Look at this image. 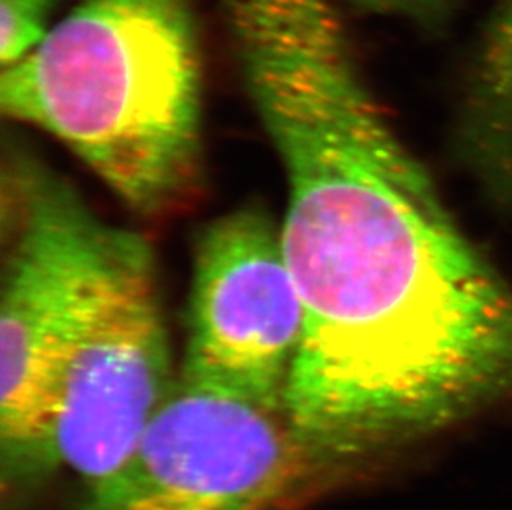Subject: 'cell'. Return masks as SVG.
Listing matches in <instances>:
<instances>
[{
    "instance_id": "obj_1",
    "label": "cell",
    "mask_w": 512,
    "mask_h": 510,
    "mask_svg": "<svg viewBox=\"0 0 512 510\" xmlns=\"http://www.w3.org/2000/svg\"><path fill=\"white\" fill-rule=\"evenodd\" d=\"M232 32L287 183L279 227L305 315L284 400L297 433L355 453L511 398L512 289L388 126L329 0H251Z\"/></svg>"
},
{
    "instance_id": "obj_2",
    "label": "cell",
    "mask_w": 512,
    "mask_h": 510,
    "mask_svg": "<svg viewBox=\"0 0 512 510\" xmlns=\"http://www.w3.org/2000/svg\"><path fill=\"white\" fill-rule=\"evenodd\" d=\"M4 115L72 151L146 216L198 178L201 58L191 0H80L2 70Z\"/></svg>"
},
{
    "instance_id": "obj_3",
    "label": "cell",
    "mask_w": 512,
    "mask_h": 510,
    "mask_svg": "<svg viewBox=\"0 0 512 510\" xmlns=\"http://www.w3.org/2000/svg\"><path fill=\"white\" fill-rule=\"evenodd\" d=\"M0 294V444L17 471L55 466L58 386L116 227L60 176L15 161Z\"/></svg>"
},
{
    "instance_id": "obj_4",
    "label": "cell",
    "mask_w": 512,
    "mask_h": 510,
    "mask_svg": "<svg viewBox=\"0 0 512 510\" xmlns=\"http://www.w3.org/2000/svg\"><path fill=\"white\" fill-rule=\"evenodd\" d=\"M171 355L155 257L118 227L82 325L63 365L55 413V464L93 487L130 461L170 395Z\"/></svg>"
},
{
    "instance_id": "obj_5",
    "label": "cell",
    "mask_w": 512,
    "mask_h": 510,
    "mask_svg": "<svg viewBox=\"0 0 512 510\" xmlns=\"http://www.w3.org/2000/svg\"><path fill=\"white\" fill-rule=\"evenodd\" d=\"M317 456L284 408L179 380L87 510H279Z\"/></svg>"
},
{
    "instance_id": "obj_6",
    "label": "cell",
    "mask_w": 512,
    "mask_h": 510,
    "mask_svg": "<svg viewBox=\"0 0 512 510\" xmlns=\"http://www.w3.org/2000/svg\"><path fill=\"white\" fill-rule=\"evenodd\" d=\"M304 327L281 227L256 207L211 222L194 252L181 380L285 409Z\"/></svg>"
},
{
    "instance_id": "obj_7",
    "label": "cell",
    "mask_w": 512,
    "mask_h": 510,
    "mask_svg": "<svg viewBox=\"0 0 512 510\" xmlns=\"http://www.w3.org/2000/svg\"><path fill=\"white\" fill-rule=\"evenodd\" d=\"M466 140L498 193H512V0H499L474 60Z\"/></svg>"
},
{
    "instance_id": "obj_8",
    "label": "cell",
    "mask_w": 512,
    "mask_h": 510,
    "mask_svg": "<svg viewBox=\"0 0 512 510\" xmlns=\"http://www.w3.org/2000/svg\"><path fill=\"white\" fill-rule=\"evenodd\" d=\"M55 5L57 0H0L2 67L19 63L44 42Z\"/></svg>"
},
{
    "instance_id": "obj_9",
    "label": "cell",
    "mask_w": 512,
    "mask_h": 510,
    "mask_svg": "<svg viewBox=\"0 0 512 510\" xmlns=\"http://www.w3.org/2000/svg\"><path fill=\"white\" fill-rule=\"evenodd\" d=\"M355 4L378 12L405 15L420 22H430L441 14L450 0H353Z\"/></svg>"
}]
</instances>
